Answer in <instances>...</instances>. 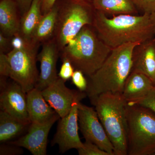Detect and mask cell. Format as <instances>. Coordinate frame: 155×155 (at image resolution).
Instances as JSON below:
<instances>
[{
  "label": "cell",
  "instance_id": "obj_1",
  "mask_svg": "<svg viewBox=\"0 0 155 155\" xmlns=\"http://www.w3.org/2000/svg\"><path fill=\"white\" fill-rule=\"evenodd\" d=\"M100 38L111 48L154 38L150 15L120 14L111 18L96 11L93 25Z\"/></svg>",
  "mask_w": 155,
  "mask_h": 155
},
{
  "label": "cell",
  "instance_id": "obj_2",
  "mask_svg": "<svg viewBox=\"0 0 155 155\" xmlns=\"http://www.w3.org/2000/svg\"><path fill=\"white\" fill-rule=\"evenodd\" d=\"M140 43H129L112 49L99 69L88 77L85 93L89 98L108 92L122 93L132 71L134 50Z\"/></svg>",
  "mask_w": 155,
  "mask_h": 155
},
{
  "label": "cell",
  "instance_id": "obj_3",
  "mask_svg": "<svg viewBox=\"0 0 155 155\" xmlns=\"http://www.w3.org/2000/svg\"><path fill=\"white\" fill-rule=\"evenodd\" d=\"M112 50L100 38L93 26L88 25L61 50L60 56L69 60L75 70L89 77L99 69Z\"/></svg>",
  "mask_w": 155,
  "mask_h": 155
},
{
  "label": "cell",
  "instance_id": "obj_4",
  "mask_svg": "<svg viewBox=\"0 0 155 155\" xmlns=\"http://www.w3.org/2000/svg\"><path fill=\"white\" fill-rule=\"evenodd\" d=\"M114 148L115 155H127V102L122 94L108 92L90 98Z\"/></svg>",
  "mask_w": 155,
  "mask_h": 155
},
{
  "label": "cell",
  "instance_id": "obj_5",
  "mask_svg": "<svg viewBox=\"0 0 155 155\" xmlns=\"http://www.w3.org/2000/svg\"><path fill=\"white\" fill-rule=\"evenodd\" d=\"M127 155H155V114L138 105H127Z\"/></svg>",
  "mask_w": 155,
  "mask_h": 155
},
{
  "label": "cell",
  "instance_id": "obj_6",
  "mask_svg": "<svg viewBox=\"0 0 155 155\" xmlns=\"http://www.w3.org/2000/svg\"><path fill=\"white\" fill-rule=\"evenodd\" d=\"M58 7L54 38L61 51L84 26H93L96 10L85 0H65Z\"/></svg>",
  "mask_w": 155,
  "mask_h": 155
},
{
  "label": "cell",
  "instance_id": "obj_7",
  "mask_svg": "<svg viewBox=\"0 0 155 155\" xmlns=\"http://www.w3.org/2000/svg\"><path fill=\"white\" fill-rule=\"evenodd\" d=\"M39 46L33 44L22 49L11 50L6 54L8 77L19 84L26 93L35 87L38 80L36 62Z\"/></svg>",
  "mask_w": 155,
  "mask_h": 155
},
{
  "label": "cell",
  "instance_id": "obj_8",
  "mask_svg": "<svg viewBox=\"0 0 155 155\" xmlns=\"http://www.w3.org/2000/svg\"><path fill=\"white\" fill-rule=\"evenodd\" d=\"M78 113L79 129L85 140L93 143L110 155H115L114 146L95 109L80 101L78 105Z\"/></svg>",
  "mask_w": 155,
  "mask_h": 155
},
{
  "label": "cell",
  "instance_id": "obj_9",
  "mask_svg": "<svg viewBox=\"0 0 155 155\" xmlns=\"http://www.w3.org/2000/svg\"><path fill=\"white\" fill-rule=\"evenodd\" d=\"M65 82L59 77L41 91L47 102L61 118L69 114L74 103L81 101L87 96L84 92L68 88L65 85Z\"/></svg>",
  "mask_w": 155,
  "mask_h": 155
},
{
  "label": "cell",
  "instance_id": "obj_10",
  "mask_svg": "<svg viewBox=\"0 0 155 155\" xmlns=\"http://www.w3.org/2000/svg\"><path fill=\"white\" fill-rule=\"evenodd\" d=\"M79 102L74 103L69 114L59 119L57 131L51 144L58 145L59 151L61 153L72 149L77 150L83 146L78 134V105Z\"/></svg>",
  "mask_w": 155,
  "mask_h": 155
},
{
  "label": "cell",
  "instance_id": "obj_11",
  "mask_svg": "<svg viewBox=\"0 0 155 155\" xmlns=\"http://www.w3.org/2000/svg\"><path fill=\"white\" fill-rule=\"evenodd\" d=\"M60 118L56 114L46 122L31 123L25 135L8 143L24 148L33 155H46L48 136L53 125Z\"/></svg>",
  "mask_w": 155,
  "mask_h": 155
},
{
  "label": "cell",
  "instance_id": "obj_12",
  "mask_svg": "<svg viewBox=\"0 0 155 155\" xmlns=\"http://www.w3.org/2000/svg\"><path fill=\"white\" fill-rule=\"evenodd\" d=\"M0 107L11 116L23 122L30 123L27 111L26 93L22 87L13 81L1 87Z\"/></svg>",
  "mask_w": 155,
  "mask_h": 155
},
{
  "label": "cell",
  "instance_id": "obj_13",
  "mask_svg": "<svg viewBox=\"0 0 155 155\" xmlns=\"http://www.w3.org/2000/svg\"><path fill=\"white\" fill-rule=\"evenodd\" d=\"M60 53L54 38L43 44L41 51L37 56V60L40 63V72L35 87L39 90H43L59 78L57 64Z\"/></svg>",
  "mask_w": 155,
  "mask_h": 155
},
{
  "label": "cell",
  "instance_id": "obj_14",
  "mask_svg": "<svg viewBox=\"0 0 155 155\" xmlns=\"http://www.w3.org/2000/svg\"><path fill=\"white\" fill-rule=\"evenodd\" d=\"M131 72L144 74L155 85V38L141 43L134 48Z\"/></svg>",
  "mask_w": 155,
  "mask_h": 155
},
{
  "label": "cell",
  "instance_id": "obj_15",
  "mask_svg": "<svg viewBox=\"0 0 155 155\" xmlns=\"http://www.w3.org/2000/svg\"><path fill=\"white\" fill-rule=\"evenodd\" d=\"M27 111L31 123H41L51 119L57 113L47 102L41 91L35 87L26 93Z\"/></svg>",
  "mask_w": 155,
  "mask_h": 155
},
{
  "label": "cell",
  "instance_id": "obj_16",
  "mask_svg": "<svg viewBox=\"0 0 155 155\" xmlns=\"http://www.w3.org/2000/svg\"><path fill=\"white\" fill-rule=\"evenodd\" d=\"M14 0H1L0 2L1 32L11 38L19 33L21 17Z\"/></svg>",
  "mask_w": 155,
  "mask_h": 155
},
{
  "label": "cell",
  "instance_id": "obj_17",
  "mask_svg": "<svg viewBox=\"0 0 155 155\" xmlns=\"http://www.w3.org/2000/svg\"><path fill=\"white\" fill-rule=\"evenodd\" d=\"M155 86L147 75L131 72L125 81L122 94L127 101L137 99L146 95Z\"/></svg>",
  "mask_w": 155,
  "mask_h": 155
},
{
  "label": "cell",
  "instance_id": "obj_18",
  "mask_svg": "<svg viewBox=\"0 0 155 155\" xmlns=\"http://www.w3.org/2000/svg\"><path fill=\"white\" fill-rule=\"evenodd\" d=\"M58 8V5L56 3L52 8L43 15L31 38L34 44L40 45L54 38L57 25Z\"/></svg>",
  "mask_w": 155,
  "mask_h": 155
},
{
  "label": "cell",
  "instance_id": "obj_19",
  "mask_svg": "<svg viewBox=\"0 0 155 155\" xmlns=\"http://www.w3.org/2000/svg\"><path fill=\"white\" fill-rule=\"evenodd\" d=\"M30 123L23 122L5 111L0 112V142L1 143L10 140L22 134L28 129Z\"/></svg>",
  "mask_w": 155,
  "mask_h": 155
},
{
  "label": "cell",
  "instance_id": "obj_20",
  "mask_svg": "<svg viewBox=\"0 0 155 155\" xmlns=\"http://www.w3.org/2000/svg\"><path fill=\"white\" fill-rule=\"evenodd\" d=\"M92 4L96 11L106 15H136L138 13L132 0H94Z\"/></svg>",
  "mask_w": 155,
  "mask_h": 155
},
{
  "label": "cell",
  "instance_id": "obj_21",
  "mask_svg": "<svg viewBox=\"0 0 155 155\" xmlns=\"http://www.w3.org/2000/svg\"><path fill=\"white\" fill-rule=\"evenodd\" d=\"M42 16L41 0H33L28 11L21 17L19 34L25 39L31 41Z\"/></svg>",
  "mask_w": 155,
  "mask_h": 155
},
{
  "label": "cell",
  "instance_id": "obj_22",
  "mask_svg": "<svg viewBox=\"0 0 155 155\" xmlns=\"http://www.w3.org/2000/svg\"><path fill=\"white\" fill-rule=\"evenodd\" d=\"M129 105H138L148 108L155 114V86L144 97L137 99L127 101Z\"/></svg>",
  "mask_w": 155,
  "mask_h": 155
},
{
  "label": "cell",
  "instance_id": "obj_23",
  "mask_svg": "<svg viewBox=\"0 0 155 155\" xmlns=\"http://www.w3.org/2000/svg\"><path fill=\"white\" fill-rule=\"evenodd\" d=\"M77 150L79 155H110L109 153L88 140H85L83 147L78 149Z\"/></svg>",
  "mask_w": 155,
  "mask_h": 155
},
{
  "label": "cell",
  "instance_id": "obj_24",
  "mask_svg": "<svg viewBox=\"0 0 155 155\" xmlns=\"http://www.w3.org/2000/svg\"><path fill=\"white\" fill-rule=\"evenodd\" d=\"M61 60L62 64L58 74V77L66 81L72 78L75 69L69 60L63 58Z\"/></svg>",
  "mask_w": 155,
  "mask_h": 155
},
{
  "label": "cell",
  "instance_id": "obj_25",
  "mask_svg": "<svg viewBox=\"0 0 155 155\" xmlns=\"http://www.w3.org/2000/svg\"><path fill=\"white\" fill-rule=\"evenodd\" d=\"M83 72L75 69L71 78L72 83L79 91L85 92L87 87V81L84 76Z\"/></svg>",
  "mask_w": 155,
  "mask_h": 155
},
{
  "label": "cell",
  "instance_id": "obj_26",
  "mask_svg": "<svg viewBox=\"0 0 155 155\" xmlns=\"http://www.w3.org/2000/svg\"><path fill=\"white\" fill-rule=\"evenodd\" d=\"M138 11L143 14H151L155 12V0H132Z\"/></svg>",
  "mask_w": 155,
  "mask_h": 155
},
{
  "label": "cell",
  "instance_id": "obj_27",
  "mask_svg": "<svg viewBox=\"0 0 155 155\" xmlns=\"http://www.w3.org/2000/svg\"><path fill=\"white\" fill-rule=\"evenodd\" d=\"M33 44L32 41L25 39L19 33L11 38V45L12 49H22Z\"/></svg>",
  "mask_w": 155,
  "mask_h": 155
},
{
  "label": "cell",
  "instance_id": "obj_28",
  "mask_svg": "<svg viewBox=\"0 0 155 155\" xmlns=\"http://www.w3.org/2000/svg\"><path fill=\"white\" fill-rule=\"evenodd\" d=\"M21 147L9 143H2L0 146V155H18L23 153Z\"/></svg>",
  "mask_w": 155,
  "mask_h": 155
},
{
  "label": "cell",
  "instance_id": "obj_29",
  "mask_svg": "<svg viewBox=\"0 0 155 155\" xmlns=\"http://www.w3.org/2000/svg\"><path fill=\"white\" fill-rule=\"evenodd\" d=\"M9 66L5 53L0 52V74L1 76L8 77Z\"/></svg>",
  "mask_w": 155,
  "mask_h": 155
},
{
  "label": "cell",
  "instance_id": "obj_30",
  "mask_svg": "<svg viewBox=\"0 0 155 155\" xmlns=\"http://www.w3.org/2000/svg\"><path fill=\"white\" fill-rule=\"evenodd\" d=\"M17 4L21 17L28 11L33 0H14Z\"/></svg>",
  "mask_w": 155,
  "mask_h": 155
},
{
  "label": "cell",
  "instance_id": "obj_31",
  "mask_svg": "<svg viewBox=\"0 0 155 155\" xmlns=\"http://www.w3.org/2000/svg\"><path fill=\"white\" fill-rule=\"evenodd\" d=\"M11 38L8 37L0 32V52L5 53L11 48Z\"/></svg>",
  "mask_w": 155,
  "mask_h": 155
},
{
  "label": "cell",
  "instance_id": "obj_32",
  "mask_svg": "<svg viewBox=\"0 0 155 155\" xmlns=\"http://www.w3.org/2000/svg\"><path fill=\"white\" fill-rule=\"evenodd\" d=\"M57 0H41L42 15L46 14L54 6Z\"/></svg>",
  "mask_w": 155,
  "mask_h": 155
},
{
  "label": "cell",
  "instance_id": "obj_33",
  "mask_svg": "<svg viewBox=\"0 0 155 155\" xmlns=\"http://www.w3.org/2000/svg\"><path fill=\"white\" fill-rule=\"evenodd\" d=\"M150 19L155 35V12L150 15Z\"/></svg>",
  "mask_w": 155,
  "mask_h": 155
},
{
  "label": "cell",
  "instance_id": "obj_34",
  "mask_svg": "<svg viewBox=\"0 0 155 155\" xmlns=\"http://www.w3.org/2000/svg\"><path fill=\"white\" fill-rule=\"evenodd\" d=\"M85 1H87V2H90L92 3L93 2L94 0H85Z\"/></svg>",
  "mask_w": 155,
  "mask_h": 155
}]
</instances>
